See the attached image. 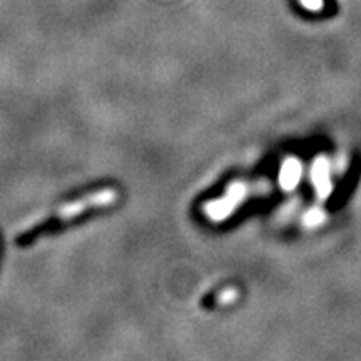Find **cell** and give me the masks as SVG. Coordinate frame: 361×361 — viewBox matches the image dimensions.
I'll return each mask as SVG.
<instances>
[{
  "mask_svg": "<svg viewBox=\"0 0 361 361\" xmlns=\"http://www.w3.org/2000/svg\"><path fill=\"white\" fill-rule=\"evenodd\" d=\"M118 198L119 193L114 189V187H103V189L96 191V193H89L82 196V198L74 199V201L60 206L57 213H55L51 219L44 221L42 224H37L36 228H32L30 231H25L24 235L18 236L17 239L18 246H29V244H32L39 236L59 231L64 224L84 216L88 211L104 209L107 208V206H112L116 201H118Z\"/></svg>",
  "mask_w": 361,
  "mask_h": 361,
  "instance_id": "6da1fadb",
  "label": "cell"
},
{
  "mask_svg": "<svg viewBox=\"0 0 361 361\" xmlns=\"http://www.w3.org/2000/svg\"><path fill=\"white\" fill-rule=\"evenodd\" d=\"M299 3L311 12H318L325 7V0H299Z\"/></svg>",
  "mask_w": 361,
  "mask_h": 361,
  "instance_id": "7a4b0ae2",
  "label": "cell"
},
{
  "mask_svg": "<svg viewBox=\"0 0 361 361\" xmlns=\"http://www.w3.org/2000/svg\"><path fill=\"white\" fill-rule=\"evenodd\" d=\"M231 299H235V291H232V289L224 291L223 296H221V301H223V303H226V301H231Z\"/></svg>",
  "mask_w": 361,
  "mask_h": 361,
  "instance_id": "3957f363",
  "label": "cell"
}]
</instances>
